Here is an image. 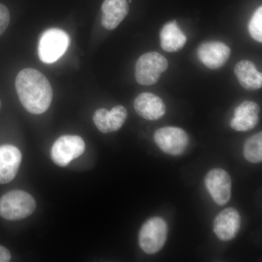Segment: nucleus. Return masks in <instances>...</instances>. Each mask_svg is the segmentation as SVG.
<instances>
[{"mask_svg":"<svg viewBox=\"0 0 262 262\" xmlns=\"http://www.w3.org/2000/svg\"><path fill=\"white\" fill-rule=\"evenodd\" d=\"M15 89L26 110L34 115L46 113L53 100V89L46 76L34 69L19 72L15 79Z\"/></svg>","mask_w":262,"mask_h":262,"instance_id":"nucleus-1","label":"nucleus"},{"mask_svg":"<svg viewBox=\"0 0 262 262\" xmlns=\"http://www.w3.org/2000/svg\"><path fill=\"white\" fill-rule=\"evenodd\" d=\"M35 208V200L24 191H10L0 198V215L5 220H23L32 215Z\"/></svg>","mask_w":262,"mask_h":262,"instance_id":"nucleus-2","label":"nucleus"},{"mask_svg":"<svg viewBox=\"0 0 262 262\" xmlns=\"http://www.w3.org/2000/svg\"><path fill=\"white\" fill-rule=\"evenodd\" d=\"M70 44V36L64 31L57 28L48 29L39 39V58L43 63H54L64 54Z\"/></svg>","mask_w":262,"mask_h":262,"instance_id":"nucleus-3","label":"nucleus"},{"mask_svg":"<svg viewBox=\"0 0 262 262\" xmlns=\"http://www.w3.org/2000/svg\"><path fill=\"white\" fill-rule=\"evenodd\" d=\"M168 67V60L163 55L157 52L144 53L136 63V80L141 85L157 83Z\"/></svg>","mask_w":262,"mask_h":262,"instance_id":"nucleus-4","label":"nucleus"},{"mask_svg":"<svg viewBox=\"0 0 262 262\" xmlns=\"http://www.w3.org/2000/svg\"><path fill=\"white\" fill-rule=\"evenodd\" d=\"M168 235V225L160 217H153L142 225L139 234V244L144 252L154 254L163 248Z\"/></svg>","mask_w":262,"mask_h":262,"instance_id":"nucleus-5","label":"nucleus"},{"mask_svg":"<svg viewBox=\"0 0 262 262\" xmlns=\"http://www.w3.org/2000/svg\"><path fill=\"white\" fill-rule=\"evenodd\" d=\"M85 144L80 136L66 135L58 138L51 149V158L58 166H67L83 154Z\"/></svg>","mask_w":262,"mask_h":262,"instance_id":"nucleus-6","label":"nucleus"},{"mask_svg":"<svg viewBox=\"0 0 262 262\" xmlns=\"http://www.w3.org/2000/svg\"><path fill=\"white\" fill-rule=\"evenodd\" d=\"M157 145L165 153L179 156L185 151L189 145V139L187 133L178 127H163L154 134Z\"/></svg>","mask_w":262,"mask_h":262,"instance_id":"nucleus-7","label":"nucleus"},{"mask_svg":"<svg viewBox=\"0 0 262 262\" xmlns=\"http://www.w3.org/2000/svg\"><path fill=\"white\" fill-rule=\"evenodd\" d=\"M205 184L216 204L225 206L228 203L232 194V181L226 170L221 168L210 170L205 178Z\"/></svg>","mask_w":262,"mask_h":262,"instance_id":"nucleus-8","label":"nucleus"},{"mask_svg":"<svg viewBox=\"0 0 262 262\" xmlns=\"http://www.w3.org/2000/svg\"><path fill=\"white\" fill-rule=\"evenodd\" d=\"M200 61L210 70L222 68L228 61L230 48L220 41H208L202 43L196 50Z\"/></svg>","mask_w":262,"mask_h":262,"instance_id":"nucleus-9","label":"nucleus"},{"mask_svg":"<svg viewBox=\"0 0 262 262\" xmlns=\"http://www.w3.org/2000/svg\"><path fill=\"white\" fill-rule=\"evenodd\" d=\"M241 226V216L234 208L223 210L213 221V232L220 241H229L238 233Z\"/></svg>","mask_w":262,"mask_h":262,"instance_id":"nucleus-10","label":"nucleus"},{"mask_svg":"<svg viewBox=\"0 0 262 262\" xmlns=\"http://www.w3.org/2000/svg\"><path fill=\"white\" fill-rule=\"evenodd\" d=\"M260 108L256 102L245 101L235 108L230 127L236 131L252 130L259 121Z\"/></svg>","mask_w":262,"mask_h":262,"instance_id":"nucleus-11","label":"nucleus"},{"mask_svg":"<svg viewBox=\"0 0 262 262\" xmlns=\"http://www.w3.org/2000/svg\"><path fill=\"white\" fill-rule=\"evenodd\" d=\"M21 159V152L15 146H0V184H8L15 179Z\"/></svg>","mask_w":262,"mask_h":262,"instance_id":"nucleus-12","label":"nucleus"},{"mask_svg":"<svg viewBox=\"0 0 262 262\" xmlns=\"http://www.w3.org/2000/svg\"><path fill=\"white\" fill-rule=\"evenodd\" d=\"M134 108L138 115L148 120H158L166 113L163 100L151 93H142L136 98Z\"/></svg>","mask_w":262,"mask_h":262,"instance_id":"nucleus-13","label":"nucleus"},{"mask_svg":"<svg viewBox=\"0 0 262 262\" xmlns=\"http://www.w3.org/2000/svg\"><path fill=\"white\" fill-rule=\"evenodd\" d=\"M101 11V25L108 30H113L128 14V3L127 0H104Z\"/></svg>","mask_w":262,"mask_h":262,"instance_id":"nucleus-14","label":"nucleus"},{"mask_svg":"<svg viewBox=\"0 0 262 262\" xmlns=\"http://www.w3.org/2000/svg\"><path fill=\"white\" fill-rule=\"evenodd\" d=\"M160 46L164 51L175 53L182 50L187 38L176 20L165 24L160 33Z\"/></svg>","mask_w":262,"mask_h":262,"instance_id":"nucleus-15","label":"nucleus"},{"mask_svg":"<svg viewBox=\"0 0 262 262\" xmlns=\"http://www.w3.org/2000/svg\"><path fill=\"white\" fill-rule=\"evenodd\" d=\"M234 72L239 84L245 89L256 91L262 87V74L252 61H239L234 67Z\"/></svg>","mask_w":262,"mask_h":262,"instance_id":"nucleus-16","label":"nucleus"},{"mask_svg":"<svg viewBox=\"0 0 262 262\" xmlns=\"http://www.w3.org/2000/svg\"><path fill=\"white\" fill-rule=\"evenodd\" d=\"M244 155L251 163H259L262 160V133L250 137L245 143Z\"/></svg>","mask_w":262,"mask_h":262,"instance_id":"nucleus-17","label":"nucleus"},{"mask_svg":"<svg viewBox=\"0 0 262 262\" xmlns=\"http://www.w3.org/2000/svg\"><path fill=\"white\" fill-rule=\"evenodd\" d=\"M127 117L126 108L121 105L115 106L111 111H108L106 122L108 133L115 132L120 130L125 122Z\"/></svg>","mask_w":262,"mask_h":262,"instance_id":"nucleus-18","label":"nucleus"},{"mask_svg":"<svg viewBox=\"0 0 262 262\" xmlns=\"http://www.w3.org/2000/svg\"><path fill=\"white\" fill-rule=\"evenodd\" d=\"M248 32L251 37L258 42H262V7H258L254 12L249 24Z\"/></svg>","mask_w":262,"mask_h":262,"instance_id":"nucleus-19","label":"nucleus"},{"mask_svg":"<svg viewBox=\"0 0 262 262\" xmlns=\"http://www.w3.org/2000/svg\"><path fill=\"white\" fill-rule=\"evenodd\" d=\"M10 12L5 5L0 3V37L4 34L10 24Z\"/></svg>","mask_w":262,"mask_h":262,"instance_id":"nucleus-20","label":"nucleus"},{"mask_svg":"<svg viewBox=\"0 0 262 262\" xmlns=\"http://www.w3.org/2000/svg\"><path fill=\"white\" fill-rule=\"evenodd\" d=\"M11 259V254L6 248L0 246V262H8Z\"/></svg>","mask_w":262,"mask_h":262,"instance_id":"nucleus-21","label":"nucleus"},{"mask_svg":"<svg viewBox=\"0 0 262 262\" xmlns=\"http://www.w3.org/2000/svg\"><path fill=\"white\" fill-rule=\"evenodd\" d=\"M1 106H2L1 101H0V110H1Z\"/></svg>","mask_w":262,"mask_h":262,"instance_id":"nucleus-22","label":"nucleus"}]
</instances>
